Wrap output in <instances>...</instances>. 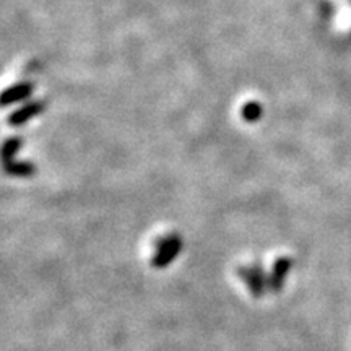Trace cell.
<instances>
[{
  "label": "cell",
  "mask_w": 351,
  "mask_h": 351,
  "mask_svg": "<svg viewBox=\"0 0 351 351\" xmlns=\"http://www.w3.org/2000/svg\"><path fill=\"white\" fill-rule=\"evenodd\" d=\"M182 251V239L181 236L171 232L168 236H163L156 241L155 254L152 257V267L155 269H165L169 263L174 262V258Z\"/></svg>",
  "instance_id": "1"
},
{
  "label": "cell",
  "mask_w": 351,
  "mask_h": 351,
  "mask_svg": "<svg viewBox=\"0 0 351 351\" xmlns=\"http://www.w3.org/2000/svg\"><path fill=\"white\" fill-rule=\"evenodd\" d=\"M262 104L257 101H247L241 109V116L245 122H257L262 117Z\"/></svg>",
  "instance_id": "7"
},
{
  "label": "cell",
  "mask_w": 351,
  "mask_h": 351,
  "mask_svg": "<svg viewBox=\"0 0 351 351\" xmlns=\"http://www.w3.org/2000/svg\"><path fill=\"white\" fill-rule=\"evenodd\" d=\"M33 83H19V85L8 86L5 91L0 93V106L5 108L19 103V101L28 99L33 93Z\"/></svg>",
  "instance_id": "4"
},
{
  "label": "cell",
  "mask_w": 351,
  "mask_h": 351,
  "mask_svg": "<svg viewBox=\"0 0 351 351\" xmlns=\"http://www.w3.org/2000/svg\"><path fill=\"white\" fill-rule=\"evenodd\" d=\"M46 109V103L44 101H32V103L25 104L20 109H16L15 112L10 114L8 117V124L10 125H21L25 122H28L33 117H36L38 114H41Z\"/></svg>",
  "instance_id": "5"
},
{
  "label": "cell",
  "mask_w": 351,
  "mask_h": 351,
  "mask_svg": "<svg viewBox=\"0 0 351 351\" xmlns=\"http://www.w3.org/2000/svg\"><path fill=\"white\" fill-rule=\"evenodd\" d=\"M20 148H21L20 137L8 138L7 142L2 145V148H0V163H2V168H5V166L12 165L13 161H15V155L19 153Z\"/></svg>",
  "instance_id": "6"
},
{
  "label": "cell",
  "mask_w": 351,
  "mask_h": 351,
  "mask_svg": "<svg viewBox=\"0 0 351 351\" xmlns=\"http://www.w3.org/2000/svg\"><path fill=\"white\" fill-rule=\"evenodd\" d=\"M293 267L291 257H278L271 267V274L269 275V289L274 293H280L283 289L285 280Z\"/></svg>",
  "instance_id": "3"
},
{
  "label": "cell",
  "mask_w": 351,
  "mask_h": 351,
  "mask_svg": "<svg viewBox=\"0 0 351 351\" xmlns=\"http://www.w3.org/2000/svg\"><path fill=\"white\" fill-rule=\"evenodd\" d=\"M238 271L254 298L258 300V298L265 295V291L269 289V276L265 275V271L258 263L252 267H239Z\"/></svg>",
  "instance_id": "2"
}]
</instances>
